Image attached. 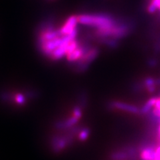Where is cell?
<instances>
[{
    "instance_id": "15",
    "label": "cell",
    "mask_w": 160,
    "mask_h": 160,
    "mask_svg": "<svg viewBox=\"0 0 160 160\" xmlns=\"http://www.w3.org/2000/svg\"><path fill=\"white\" fill-rule=\"evenodd\" d=\"M16 102L19 105H23L26 102V97L22 93H18L15 96Z\"/></svg>"
},
{
    "instance_id": "4",
    "label": "cell",
    "mask_w": 160,
    "mask_h": 160,
    "mask_svg": "<svg viewBox=\"0 0 160 160\" xmlns=\"http://www.w3.org/2000/svg\"><path fill=\"white\" fill-rule=\"evenodd\" d=\"M111 106L113 108L121 110V111H125L134 114L139 113L140 112V109L136 106L119 101H115L112 102Z\"/></svg>"
},
{
    "instance_id": "22",
    "label": "cell",
    "mask_w": 160,
    "mask_h": 160,
    "mask_svg": "<svg viewBox=\"0 0 160 160\" xmlns=\"http://www.w3.org/2000/svg\"><path fill=\"white\" fill-rule=\"evenodd\" d=\"M159 138H160V126L159 128Z\"/></svg>"
},
{
    "instance_id": "3",
    "label": "cell",
    "mask_w": 160,
    "mask_h": 160,
    "mask_svg": "<svg viewBox=\"0 0 160 160\" xmlns=\"http://www.w3.org/2000/svg\"><path fill=\"white\" fill-rule=\"evenodd\" d=\"M78 23V16H70L67 20L66 23H64L63 26L59 28V32L61 33L62 36L65 35L69 34L72 31L77 28V25Z\"/></svg>"
},
{
    "instance_id": "18",
    "label": "cell",
    "mask_w": 160,
    "mask_h": 160,
    "mask_svg": "<svg viewBox=\"0 0 160 160\" xmlns=\"http://www.w3.org/2000/svg\"><path fill=\"white\" fill-rule=\"evenodd\" d=\"M155 160H160V146L156 149Z\"/></svg>"
},
{
    "instance_id": "14",
    "label": "cell",
    "mask_w": 160,
    "mask_h": 160,
    "mask_svg": "<svg viewBox=\"0 0 160 160\" xmlns=\"http://www.w3.org/2000/svg\"><path fill=\"white\" fill-rule=\"evenodd\" d=\"M128 158L127 153L122 152H114L112 154V159L113 160H124Z\"/></svg>"
},
{
    "instance_id": "6",
    "label": "cell",
    "mask_w": 160,
    "mask_h": 160,
    "mask_svg": "<svg viewBox=\"0 0 160 160\" xmlns=\"http://www.w3.org/2000/svg\"><path fill=\"white\" fill-rule=\"evenodd\" d=\"M68 45L69 44H62L59 47L54 50L50 58L55 60H59L62 59L67 55V48Z\"/></svg>"
},
{
    "instance_id": "12",
    "label": "cell",
    "mask_w": 160,
    "mask_h": 160,
    "mask_svg": "<svg viewBox=\"0 0 160 160\" xmlns=\"http://www.w3.org/2000/svg\"><path fill=\"white\" fill-rule=\"evenodd\" d=\"M79 121V119L76 118L75 116H72L70 118L66 119V121H64V127L65 128H70L74 125H76Z\"/></svg>"
},
{
    "instance_id": "7",
    "label": "cell",
    "mask_w": 160,
    "mask_h": 160,
    "mask_svg": "<svg viewBox=\"0 0 160 160\" xmlns=\"http://www.w3.org/2000/svg\"><path fill=\"white\" fill-rule=\"evenodd\" d=\"M156 149L152 148H146L143 149L141 153V158L142 160H155Z\"/></svg>"
},
{
    "instance_id": "16",
    "label": "cell",
    "mask_w": 160,
    "mask_h": 160,
    "mask_svg": "<svg viewBox=\"0 0 160 160\" xmlns=\"http://www.w3.org/2000/svg\"><path fill=\"white\" fill-rule=\"evenodd\" d=\"M73 116L77 118L78 119H80L82 116V110L81 107L76 106L74 107L73 109Z\"/></svg>"
},
{
    "instance_id": "9",
    "label": "cell",
    "mask_w": 160,
    "mask_h": 160,
    "mask_svg": "<svg viewBox=\"0 0 160 160\" xmlns=\"http://www.w3.org/2000/svg\"><path fill=\"white\" fill-rule=\"evenodd\" d=\"M144 85L146 87L147 91L152 93L155 92L156 89V79H153L152 77H148L144 79Z\"/></svg>"
},
{
    "instance_id": "5",
    "label": "cell",
    "mask_w": 160,
    "mask_h": 160,
    "mask_svg": "<svg viewBox=\"0 0 160 160\" xmlns=\"http://www.w3.org/2000/svg\"><path fill=\"white\" fill-rule=\"evenodd\" d=\"M52 143L54 152L58 153L66 147L68 143V138L56 136L53 138Z\"/></svg>"
},
{
    "instance_id": "13",
    "label": "cell",
    "mask_w": 160,
    "mask_h": 160,
    "mask_svg": "<svg viewBox=\"0 0 160 160\" xmlns=\"http://www.w3.org/2000/svg\"><path fill=\"white\" fill-rule=\"evenodd\" d=\"M158 9H159L158 0H152L148 8V12L149 13H154Z\"/></svg>"
},
{
    "instance_id": "19",
    "label": "cell",
    "mask_w": 160,
    "mask_h": 160,
    "mask_svg": "<svg viewBox=\"0 0 160 160\" xmlns=\"http://www.w3.org/2000/svg\"><path fill=\"white\" fill-rule=\"evenodd\" d=\"M156 64L157 62L155 59H149V61L148 62V65L150 67H155L156 66Z\"/></svg>"
},
{
    "instance_id": "1",
    "label": "cell",
    "mask_w": 160,
    "mask_h": 160,
    "mask_svg": "<svg viewBox=\"0 0 160 160\" xmlns=\"http://www.w3.org/2000/svg\"><path fill=\"white\" fill-rule=\"evenodd\" d=\"M78 23L97 28L96 32L109 31L119 23L113 17L108 14H83L78 16Z\"/></svg>"
},
{
    "instance_id": "11",
    "label": "cell",
    "mask_w": 160,
    "mask_h": 160,
    "mask_svg": "<svg viewBox=\"0 0 160 160\" xmlns=\"http://www.w3.org/2000/svg\"><path fill=\"white\" fill-rule=\"evenodd\" d=\"M90 134V129L88 128H84L79 133V139L81 142H85L88 139Z\"/></svg>"
},
{
    "instance_id": "2",
    "label": "cell",
    "mask_w": 160,
    "mask_h": 160,
    "mask_svg": "<svg viewBox=\"0 0 160 160\" xmlns=\"http://www.w3.org/2000/svg\"><path fill=\"white\" fill-rule=\"evenodd\" d=\"M99 53V49L97 48H93L84 56L76 62V69L79 72H84L87 70L95 59L97 58Z\"/></svg>"
},
{
    "instance_id": "17",
    "label": "cell",
    "mask_w": 160,
    "mask_h": 160,
    "mask_svg": "<svg viewBox=\"0 0 160 160\" xmlns=\"http://www.w3.org/2000/svg\"><path fill=\"white\" fill-rule=\"evenodd\" d=\"M0 96H1V98L4 100V101H9L11 99V95H10L8 92H3L1 94H0Z\"/></svg>"
},
{
    "instance_id": "20",
    "label": "cell",
    "mask_w": 160,
    "mask_h": 160,
    "mask_svg": "<svg viewBox=\"0 0 160 160\" xmlns=\"http://www.w3.org/2000/svg\"><path fill=\"white\" fill-rule=\"evenodd\" d=\"M154 107L160 110V98H158V99H157V101H156V105H155Z\"/></svg>"
},
{
    "instance_id": "21",
    "label": "cell",
    "mask_w": 160,
    "mask_h": 160,
    "mask_svg": "<svg viewBox=\"0 0 160 160\" xmlns=\"http://www.w3.org/2000/svg\"><path fill=\"white\" fill-rule=\"evenodd\" d=\"M156 86H160V78L156 79Z\"/></svg>"
},
{
    "instance_id": "8",
    "label": "cell",
    "mask_w": 160,
    "mask_h": 160,
    "mask_svg": "<svg viewBox=\"0 0 160 160\" xmlns=\"http://www.w3.org/2000/svg\"><path fill=\"white\" fill-rule=\"evenodd\" d=\"M157 99H158L157 98H154V97L149 99L147 101V102L143 105L141 109H140L139 113H141L142 114L148 113L150 110L152 109V108L155 106V105H156V103L157 101Z\"/></svg>"
},
{
    "instance_id": "10",
    "label": "cell",
    "mask_w": 160,
    "mask_h": 160,
    "mask_svg": "<svg viewBox=\"0 0 160 160\" xmlns=\"http://www.w3.org/2000/svg\"><path fill=\"white\" fill-rule=\"evenodd\" d=\"M101 42L103 43L106 44V46H108L109 48H116L118 47V42L116 39L106 38H103V39L101 40Z\"/></svg>"
}]
</instances>
